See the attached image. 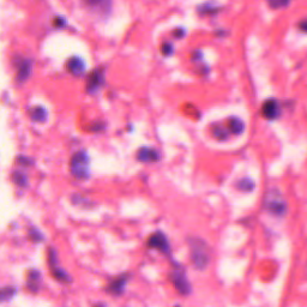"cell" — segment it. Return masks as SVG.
Here are the masks:
<instances>
[{"instance_id": "1", "label": "cell", "mask_w": 307, "mask_h": 307, "mask_svg": "<svg viewBox=\"0 0 307 307\" xmlns=\"http://www.w3.org/2000/svg\"><path fill=\"white\" fill-rule=\"evenodd\" d=\"M70 169L74 178L87 179L89 176V158L86 151H78L71 158Z\"/></svg>"}, {"instance_id": "2", "label": "cell", "mask_w": 307, "mask_h": 307, "mask_svg": "<svg viewBox=\"0 0 307 307\" xmlns=\"http://www.w3.org/2000/svg\"><path fill=\"white\" fill-rule=\"evenodd\" d=\"M191 258L197 269H204L209 264L208 247L203 240H191Z\"/></svg>"}, {"instance_id": "3", "label": "cell", "mask_w": 307, "mask_h": 307, "mask_svg": "<svg viewBox=\"0 0 307 307\" xmlns=\"http://www.w3.org/2000/svg\"><path fill=\"white\" fill-rule=\"evenodd\" d=\"M264 207L271 214L282 216L287 211V204L279 191H269L264 199Z\"/></svg>"}, {"instance_id": "4", "label": "cell", "mask_w": 307, "mask_h": 307, "mask_svg": "<svg viewBox=\"0 0 307 307\" xmlns=\"http://www.w3.org/2000/svg\"><path fill=\"white\" fill-rule=\"evenodd\" d=\"M148 246L151 249H156L161 251L163 253L169 252V243L166 238V235L161 233V232H156L154 233L148 240Z\"/></svg>"}, {"instance_id": "5", "label": "cell", "mask_w": 307, "mask_h": 307, "mask_svg": "<svg viewBox=\"0 0 307 307\" xmlns=\"http://www.w3.org/2000/svg\"><path fill=\"white\" fill-rule=\"evenodd\" d=\"M171 280L172 282L174 283L175 288L181 294H188L191 292V286L190 283H188L187 279H186L184 271L174 270L171 274Z\"/></svg>"}, {"instance_id": "6", "label": "cell", "mask_w": 307, "mask_h": 307, "mask_svg": "<svg viewBox=\"0 0 307 307\" xmlns=\"http://www.w3.org/2000/svg\"><path fill=\"white\" fill-rule=\"evenodd\" d=\"M103 70L102 68H96L91 71L87 80V90L88 93H95L99 88L103 84Z\"/></svg>"}, {"instance_id": "7", "label": "cell", "mask_w": 307, "mask_h": 307, "mask_svg": "<svg viewBox=\"0 0 307 307\" xmlns=\"http://www.w3.org/2000/svg\"><path fill=\"white\" fill-rule=\"evenodd\" d=\"M280 113H281V106L280 103L277 102V100L269 99L263 103L262 114L264 116V118H266V119L269 120L276 119V118H279Z\"/></svg>"}, {"instance_id": "8", "label": "cell", "mask_w": 307, "mask_h": 307, "mask_svg": "<svg viewBox=\"0 0 307 307\" xmlns=\"http://www.w3.org/2000/svg\"><path fill=\"white\" fill-rule=\"evenodd\" d=\"M137 160L140 162H156L160 160V152L151 148H140L137 151Z\"/></svg>"}, {"instance_id": "9", "label": "cell", "mask_w": 307, "mask_h": 307, "mask_svg": "<svg viewBox=\"0 0 307 307\" xmlns=\"http://www.w3.org/2000/svg\"><path fill=\"white\" fill-rule=\"evenodd\" d=\"M66 67L71 73L78 76V74H82L84 72V70H86V63L80 57H72L67 60Z\"/></svg>"}, {"instance_id": "10", "label": "cell", "mask_w": 307, "mask_h": 307, "mask_svg": "<svg viewBox=\"0 0 307 307\" xmlns=\"http://www.w3.org/2000/svg\"><path fill=\"white\" fill-rule=\"evenodd\" d=\"M30 70H31V61L25 59V60H21V63L18 65V81L19 82H24L30 74Z\"/></svg>"}, {"instance_id": "11", "label": "cell", "mask_w": 307, "mask_h": 307, "mask_svg": "<svg viewBox=\"0 0 307 307\" xmlns=\"http://www.w3.org/2000/svg\"><path fill=\"white\" fill-rule=\"evenodd\" d=\"M229 131L234 135H241L245 130V125L243 120L239 118H231L229 119Z\"/></svg>"}, {"instance_id": "12", "label": "cell", "mask_w": 307, "mask_h": 307, "mask_svg": "<svg viewBox=\"0 0 307 307\" xmlns=\"http://www.w3.org/2000/svg\"><path fill=\"white\" fill-rule=\"evenodd\" d=\"M30 118L34 122H45L46 118H47V112H46L44 107L36 106L30 109Z\"/></svg>"}, {"instance_id": "13", "label": "cell", "mask_w": 307, "mask_h": 307, "mask_svg": "<svg viewBox=\"0 0 307 307\" xmlns=\"http://www.w3.org/2000/svg\"><path fill=\"white\" fill-rule=\"evenodd\" d=\"M126 281H127V276L119 277V279H117L116 281H113V282L110 283L108 289L112 293H117V294L122 293L124 290V287H125V285H126Z\"/></svg>"}, {"instance_id": "14", "label": "cell", "mask_w": 307, "mask_h": 307, "mask_svg": "<svg viewBox=\"0 0 307 307\" xmlns=\"http://www.w3.org/2000/svg\"><path fill=\"white\" fill-rule=\"evenodd\" d=\"M198 11L201 12L202 15H210L220 11V8L215 5L214 3H204V4L198 6Z\"/></svg>"}, {"instance_id": "15", "label": "cell", "mask_w": 307, "mask_h": 307, "mask_svg": "<svg viewBox=\"0 0 307 307\" xmlns=\"http://www.w3.org/2000/svg\"><path fill=\"white\" fill-rule=\"evenodd\" d=\"M12 180L16 185L21 186V187H25L28 185V178L24 173L16 171L14 174H12Z\"/></svg>"}, {"instance_id": "16", "label": "cell", "mask_w": 307, "mask_h": 307, "mask_svg": "<svg viewBox=\"0 0 307 307\" xmlns=\"http://www.w3.org/2000/svg\"><path fill=\"white\" fill-rule=\"evenodd\" d=\"M212 135L216 137L220 140H226L228 138V131L221 125H214L212 126Z\"/></svg>"}, {"instance_id": "17", "label": "cell", "mask_w": 307, "mask_h": 307, "mask_svg": "<svg viewBox=\"0 0 307 307\" xmlns=\"http://www.w3.org/2000/svg\"><path fill=\"white\" fill-rule=\"evenodd\" d=\"M238 187H239L241 191L250 192L254 188V182L249 178H244V179H241V180L238 181Z\"/></svg>"}, {"instance_id": "18", "label": "cell", "mask_w": 307, "mask_h": 307, "mask_svg": "<svg viewBox=\"0 0 307 307\" xmlns=\"http://www.w3.org/2000/svg\"><path fill=\"white\" fill-rule=\"evenodd\" d=\"M52 270H53V275L55 276V279L59 281H63V282H67L68 280V275L66 273H65L64 270H61L60 267L57 266V264L55 265H52Z\"/></svg>"}, {"instance_id": "19", "label": "cell", "mask_w": 307, "mask_h": 307, "mask_svg": "<svg viewBox=\"0 0 307 307\" xmlns=\"http://www.w3.org/2000/svg\"><path fill=\"white\" fill-rule=\"evenodd\" d=\"M15 293H16V289L14 288V287H6V288L3 289V292H2V300L3 301H5V300L11 298Z\"/></svg>"}, {"instance_id": "20", "label": "cell", "mask_w": 307, "mask_h": 307, "mask_svg": "<svg viewBox=\"0 0 307 307\" xmlns=\"http://www.w3.org/2000/svg\"><path fill=\"white\" fill-rule=\"evenodd\" d=\"M290 4L289 2H285V0H274V2H270L269 5L274 9H280V8H285V6H288Z\"/></svg>"}, {"instance_id": "21", "label": "cell", "mask_w": 307, "mask_h": 307, "mask_svg": "<svg viewBox=\"0 0 307 307\" xmlns=\"http://www.w3.org/2000/svg\"><path fill=\"white\" fill-rule=\"evenodd\" d=\"M30 238H31V240L32 241H42L44 240V235H42L41 233H40V231H37V229H31L30 231Z\"/></svg>"}, {"instance_id": "22", "label": "cell", "mask_w": 307, "mask_h": 307, "mask_svg": "<svg viewBox=\"0 0 307 307\" xmlns=\"http://www.w3.org/2000/svg\"><path fill=\"white\" fill-rule=\"evenodd\" d=\"M53 24H54V27H57V28H63L64 25L66 24V21H65V18L61 17V16H57V17L54 18Z\"/></svg>"}, {"instance_id": "23", "label": "cell", "mask_w": 307, "mask_h": 307, "mask_svg": "<svg viewBox=\"0 0 307 307\" xmlns=\"http://www.w3.org/2000/svg\"><path fill=\"white\" fill-rule=\"evenodd\" d=\"M162 53L165 55H171L173 53V46L169 42H165L162 45Z\"/></svg>"}, {"instance_id": "24", "label": "cell", "mask_w": 307, "mask_h": 307, "mask_svg": "<svg viewBox=\"0 0 307 307\" xmlns=\"http://www.w3.org/2000/svg\"><path fill=\"white\" fill-rule=\"evenodd\" d=\"M18 162L21 163V165H23V166L32 165V163H30L31 160L29 159V158H27V156H19V158H18Z\"/></svg>"}, {"instance_id": "25", "label": "cell", "mask_w": 307, "mask_h": 307, "mask_svg": "<svg viewBox=\"0 0 307 307\" xmlns=\"http://www.w3.org/2000/svg\"><path fill=\"white\" fill-rule=\"evenodd\" d=\"M299 28L301 29L302 31L307 32V18L301 19V21H300V23H299Z\"/></svg>"}, {"instance_id": "26", "label": "cell", "mask_w": 307, "mask_h": 307, "mask_svg": "<svg viewBox=\"0 0 307 307\" xmlns=\"http://www.w3.org/2000/svg\"><path fill=\"white\" fill-rule=\"evenodd\" d=\"M184 28H178V30H176L175 32H174V35L176 37H181L182 35H184Z\"/></svg>"}]
</instances>
